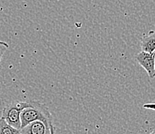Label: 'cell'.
<instances>
[{
	"mask_svg": "<svg viewBox=\"0 0 155 134\" xmlns=\"http://www.w3.org/2000/svg\"><path fill=\"white\" fill-rule=\"evenodd\" d=\"M52 126L40 120L33 121L20 129L21 134H51Z\"/></svg>",
	"mask_w": 155,
	"mask_h": 134,
	"instance_id": "4",
	"label": "cell"
},
{
	"mask_svg": "<svg viewBox=\"0 0 155 134\" xmlns=\"http://www.w3.org/2000/svg\"><path fill=\"white\" fill-rule=\"evenodd\" d=\"M51 134H56V129H55L53 126H51Z\"/></svg>",
	"mask_w": 155,
	"mask_h": 134,
	"instance_id": "9",
	"label": "cell"
},
{
	"mask_svg": "<svg viewBox=\"0 0 155 134\" xmlns=\"http://www.w3.org/2000/svg\"><path fill=\"white\" fill-rule=\"evenodd\" d=\"M8 48H9V45L7 44L6 43H5V42L0 41V60L2 59L5 51Z\"/></svg>",
	"mask_w": 155,
	"mask_h": 134,
	"instance_id": "7",
	"label": "cell"
},
{
	"mask_svg": "<svg viewBox=\"0 0 155 134\" xmlns=\"http://www.w3.org/2000/svg\"><path fill=\"white\" fill-rule=\"evenodd\" d=\"M26 106L27 102L15 101L11 103L4 107L1 117L12 126L21 129V113Z\"/></svg>",
	"mask_w": 155,
	"mask_h": 134,
	"instance_id": "2",
	"label": "cell"
},
{
	"mask_svg": "<svg viewBox=\"0 0 155 134\" xmlns=\"http://www.w3.org/2000/svg\"><path fill=\"white\" fill-rule=\"evenodd\" d=\"M141 51L147 53L155 52V32L150 31L147 34L143 35L140 41Z\"/></svg>",
	"mask_w": 155,
	"mask_h": 134,
	"instance_id": "5",
	"label": "cell"
},
{
	"mask_svg": "<svg viewBox=\"0 0 155 134\" xmlns=\"http://www.w3.org/2000/svg\"><path fill=\"white\" fill-rule=\"evenodd\" d=\"M36 120L43 121L45 123L52 125L53 116L45 104L32 100L27 102V106L21 113V129Z\"/></svg>",
	"mask_w": 155,
	"mask_h": 134,
	"instance_id": "1",
	"label": "cell"
},
{
	"mask_svg": "<svg viewBox=\"0 0 155 134\" xmlns=\"http://www.w3.org/2000/svg\"><path fill=\"white\" fill-rule=\"evenodd\" d=\"M136 60L146 70L150 79L155 77V53L141 51L136 55Z\"/></svg>",
	"mask_w": 155,
	"mask_h": 134,
	"instance_id": "3",
	"label": "cell"
},
{
	"mask_svg": "<svg viewBox=\"0 0 155 134\" xmlns=\"http://www.w3.org/2000/svg\"><path fill=\"white\" fill-rule=\"evenodd\" d=\"M0 134H21V130L9 125L2 117L0 118Z\"/></svg>",
	"mask_w": 155,
	"mask_h": 134,
	"instance_id": "6",
	"label": "cell"
},
{
	"mask_svg": "<svg viewBox=\"0 0 155 134\" xmlns=\"http://www.w3.org/2000/svg\"><path fill=\"white\" fill-rule=\"evenodd\" d=\"M154 53H155V52H154Z\"/></svg>",
	"mask_w": 155,
	"mask_h": 134,
	"instance_id": "11",
	"label": "cell"
},
{
	"mask_svg": "<svg viewBox=\"0 0 155 134\" xmlns=\"http://www.w3.org/2000/svg\"><path fill=\"white\" fill-rule=\"evenodd\" d=\"M149 134H155V128H154V129H153V130H152L151 132H150Z\"/></svg>",
	"mask_w": 155,
	"mask_h": 134,
	"instance_id": "10",
	"label": "cell"
},
{
	"mask_svg": "<svg viewBox=\"0 0 155 134\" xmlns=\"http://www.w3.org/2000/svg\"><path fill=\"white\" fill-rule=\"evenodd\" d=\"M143 107L147 109H150V110L155 111V103H147L143 105Z\"/></svg>",
	"mask_w": 155,
	"mask_h": 134,
	"instance_id": "8",
	"label": "cell"
}]
</instances>
